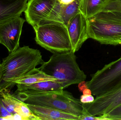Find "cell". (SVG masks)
<instances>
[{
    "mask_svg": "<svg viewBox=\"0 0 121 120\" xmlns=\"http://www.w3.org/2000/svg\"><path fill=\"white\" fill-rule=\"evenodd\" d=\"M121 104V85L111 91L96 97L92 103L84 104L83 106L88 115L98 116L106 115Z\"/></svg>",
    "mask_w": 121,
    "mask_h": 120,
    "instance_id": "obj_7",
    "label": "cell"
},
{
    "mask_svg": "<svg viewBox=\"0 0 121 120\" xmlns=\"http://www.w3.org/2000/svg\"><path fill=\"white\" fill-rule=\"evenodd\" d=\"M2 77V70L1 63H0V83L1 81Z\"/></svg>",
    "mask_w": 121,
    "mask_h": 120,
    "instance_id": "obj_27",
    "label": "cell"
},
{
    "mask_svg": "<svg viewBox=\"0 0 121 120\" xmlns=\"http://www.w3.org/2000/svg\"><path fill=\"white\" fill-rule=\"evenodd\" d=\"M95 98L92 94L82 95L80 97V101L82 104L89 103L94 101Z\"/></svg>",
    "mask_w": 121,
    "mask_h": 120,
    "instance_id": "obj_22",
    "label": "cell"
},
{
    "mask_svg": "<svg viewBox=\"0 0 121 120\" xmlns=\"http://www.w3.org/2000/svg\"><path fill=\"white\" fill-rule=\"evenodd\" d=\"M37 44L54 53H65L72 50V46L65 25L52 23L33 27Z\"/></svg>",
    "mask_w": 121,
    "mask_h": 120,
    "instance_id": "obj_5",
    "label": "cell"
},
{
    "mask_svg": "<svg viewBox=\"0 0 121 120\" xmlns=\"http://www.w3.org/2000/svg\"><path fill=\"white\" fill-rule=\"evenodd\" d=\"M79 120H103L101 116L82 115L79 117Z\"/></svg>",
    "mask_w": 121,
    "mask_h": 120,
    "instance_id": "obj_23",
    "label": "cell"
},
{
    "mask_svg": "<svg viewBox=\"0 0 121 120\" xmlns=\"http://www.w3.org/2000/svg\"><path fill=\"white\" fill-rule=\"evenodd\" d=\"M72 46L75 53L82 47L84 42L89 39L87 32L86 19L79 13L70 20L67 25Z\"/></svg>",
    "mask_w": 121,
    "mask_h": 120,
    "instance_id": "obj_10",
    "label": "cell"
},
{
    "mask_svg": "<svg viewBox=\"0 0 121 120\" xmlns=\"http://www.w3.org/2000/svg\"><path fill=\"white\" fill-rule=\"evenodd\" d=\"M86 21L89 38L101 44L121 46V12L102 11Z\"/></svg>",
    "mask_w": 121,
    "mask_h": 120,
    "instance_id": "obj_4",
    "label": "cell"
},
{
    "mask_svg": "<svg viewBox=\"0 0 121 120\" xmlns=\"http://www.w3.org/2000/svg\"><path fill=\"white\" fill-rule=\"evenodd\" d=\"M13 95L27 104L52 108L79 117L86 115L80 99L75 98L67 91L63 90L62 92H37L17 90Z\"/></svg>",
    "mask_w": 121,
    "mask_h": 120,
    "instance_id": "obj_2",
    "label": "cell"
},
{
    "mask_svg": "<svg viewBox=\"0 0 121 120\" xmlns=\"http://www.w3.org/2000/svg\"><path fill=\"white\" fill-rule=\"evenodd\" d=\"M106 10L121 12V0H109L103 11Z\"/></svg>",
    "mask_w": 121,
    "mask_h": 120,
    "instance_id": "obj_20",
    "label": "cell"
},
{
    "mask_svg": "<svg viewBox=\"0 0 121 120\" xmlns=\"http://www.w3.org/2000/svg\"><path fill=\"white\" fill-rule=\"evenodd\" d=\"M47 81H56L57 82V80L53 77L48 75L39 70L34 73L16 80L13 82L12 86L13 87L17 84H31Z\"/></svg>",
    "mask_w": 121,
    "mask_h": 120,
    "instance_id": "obj_16",
    "label": "cell"
},
{
    "mask_svg": "<svg viewBox=\"0 0 121 120\" xmlns=\"http://www.w3.org/2000/svg\"><path fill=\"white\" fill-rule=\"evenodd\" d=\"M72 50L54 53L47 62L39 68L40 71L57 80L63 89L85 81L86 75L79 67L77 57Z\"/></svg>",
    "mask_w": 121,
    "mask_h": 120,
    "instance_id": "obj_3",
    "label": "cell"
},
{
    "mask_svg": "<svg viewBox=\"0 0 121 120\" xmlns=\"http://www.w3.org/2000/svg\"><path fill=\"white\" fill-rule=\"evenodd\" d=\"M87 88L92 94L98 96L111 91L121 85V57L104 65L92 75L87 82Z\"/></svg>",
    "mask_w": 121,
    "mask_h": 120,
    "instance_id": "obj_6",
    "label": "cell"
},
{
    "mask_svg": "<svg viewBox=\"0 0 121 120\" xmlns=\"http://www.w3.org/2000/svg\"><path fill=\"white\" fill-rule=\"evenodd\" d=\"M109 0H81L79 6L80 12L86 19L102 11Z\"/></svg>",
    "mask_w": 121,
    "mask_h": 120,
    "instance_id": "obj_15",
    "label": "cell"
},
{
    "mask_svg": "<svg viewBox=\"0 0 121 120\" xmlns=\"http://www.w3.org/2000/svg\"><path fill=\"white\" fill-rule=\"evenodd\" d=\"M57 0H29L24 11L26 19L33 27L38 25L51 12Z\"/></svg>",
    "mask_w": 121,
    "mask_h": 120,
    "instance_id": "obj_9",
    "label": "cell"
},
{
    "mask_svg": "<svg viewBox=\"0 0 121 120\" xmlns=\"http://www.w3.org/2000/svg\"><path fill=\"white\" fill-rule=\"evenodd\" d=\"M83 93V95H91L92 94L91 92L90 89H89L88 88L85 89L82 92Z\"/></svg>",
    "mask_w": 121,
    "mask_h": 120,
    "instance_id": "obj_26",
    "label": "cell"
},
{
    "mask_svg": "<svg viewBox=\"0 0 121 120\" xmlns=\"http://www.w3.org/2000/svg\"><path fill=\"white\" fill-rule=\"evenodd\" d=\"M103 120H121V104L106 115L101 116Z\"/></svg>",
    "mask_w": 121,
    "mask_h": 120,
    "instance_id": "obj_19",
    "label": "cell"
},
{
    "mask_svg": "<svg viewBox=\"0 0 121 120\" xmlns=\"http://www.w3.org/2000/svg\"><path fill=\"white\" fill-rule=\"evenodd\" d=\"M28 0H0V24L20 16Z\"/></svg>",
    "mask_w": 121,
    "mask_h": 120,
    "instance_id": "obj_12",
    "label": "cell"
},
{
    "mask_svg": "<svg viewBox=\"0 0 121 120\" xmlns=\"http://www.w3.org/2000/svg\"><path fill=\"white\" fill-rule=\"evenodd\" d=\"M25 21L19 16L0 24V44L6 47L10 53L20 47V39Z\"/></svg>",
    "mask_w": 121,
    "mask_h": 120,
    "instance_id": "obj_8",
    "label": "cell"
},
{
    "mask_svg": "<svg viewBox=\"0 0 121 120\" xmlns=\"http://www.w3.org/2000/svg\"><path fill=\"white\" fill-rule=\"evenodd\" d=\"M27 104L33 114L39 120H79L78 116L57 109L45 106Z\"/></svg>",
    "mask_w": 121,
    "mask_h": 120,
    "instance_id": "obj_13",
    "label": "cell"
},
{
    "mask_svg": "<svg viewBox=\"0 0 121 120\" xmlns=\"http://www.w3.org/2000/svg\"></svg>",
    "mask_w": 121,
    "mask_h": 120,
    "instance_id": "obj_28",
    "label": "cell"
},
{
    "mask_svg": "<svg viewBox=\"0 0 121 120\" xmlns=\"http://www.w3.org/2000/svg\"><path fill=\"white\" fill-rule=\"evenodd\" d=\"M18 91H29L37 92H62L64 89L56 81L40 82L29 85L17 84Z\"/></svg>",
    "mask_w": 121,
    "mask_h": 120,
    "instance_id": "obj_14",
    "label": "cell"
},
{
    "mask_svg": "<svg viewBox=\"0 0 121 120\" xmlns=\"http://www.w3.org/2000/svg\"><path fill=\"white\" fill-rule=\"evenodd\" d=\"M43 62L40 51L28 46L19 47L10 53L1 63L2 77L0 91H9L13 88V81L38 71L39 68L36 67Z\"/></svg>",
    "mask_w": 121,
    "mask_h": 120,
    "instance_id": "obj_1",
    "label": "cell"
},
{
    "mask_svg": "<svg viewBox=\"0 0 121 120\" xmlns=\"http://www.w3.org/2000/svg\"><path fill=\"white\" fill-rule=\"evenodd\" d=\"M81 0H74L68 5H62L58 1L50 14V19L53 23H60L67 26L69 21L80 12L79 6Z\"/></svg>",
    "mask_w": 121,
    "mask_h": 120,
    "instance_id": "obj_11",
    "label": "cell"
},
{
    "mask_svg": "<svg viewBox=\"0 0 121 120\" xmlns=\"http://www.w3.org/2000/svg\"><path fill=\"white\" fill-rule=\"evenodd\" d=\"M78 88L79 90L81 92H82L85 89H87V85L86 82L85 81L81 82L80 83H79L78 85Z\"/></svg>",
    "mask_w": 121,
    "mask_h": 120,
    "instance_id": "obj_24",
    "label": "cell"
},
{
    "mask_svg": "<svg viewBox=\"0 0 121 120\" xmlns=\"http://www.w3.org/2000/svg\"><path fill=\"white\" fill-rule=\"evenodd\" d=\"M0 99L8 112L12 115L16 113L14 110L20 100L11 94L8 90L0 91Z\"/></svg>",
    "mask_w": 121,
    "mask_h": 120,
    "instance_id": "obj_17",
    "label": "cell"
},
{
    "mask_svg": "<svg viewBox=\"0 0 121 120\" xmlns=\"http://www.w3.org/2000/svg\"><path fill=\"white\" fill-rule=\"evenodd\" d=\"M74 0H57L58 2L62 5H68L73 2Z\"/></svg>",
    "mask_w": 121,
    "mask_h": 120,
    "instance_id": "obj_25",
    "label": "cell"
},
{
    "mask_svg": "<svg viewBox=\"0 0 121 120\" xmlns=\"http://www.w3.org/2000/svg\"><path fill=\"white\" fill-rule=\"evenodd\" d=\"M15 113L21 116L25 120H39V119L33 114L25 103L19 101L15 109Z\"/></svg>",
    "mask_w": 121,
    "mask_h": 120,
    "instance_id": "obj_18",
    "label": "cell"
},
{
    "mask_svg": "<svg viewBox=\"0 0 121 120\" xmlns=\"http://www.w3.org/2000/svg\"><path fill=\"white\" fill-rule=\"evenodd\" d=\"M13 115L6 109L0 99V120H12Z\"/></svg>",
    "mask_w": 121,
    "mask_h": 120,
    "instance_id": "obj_21",
    "label": "cell"
}]
</instances>
